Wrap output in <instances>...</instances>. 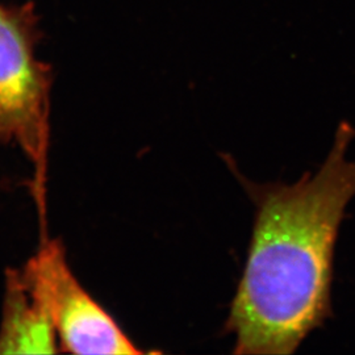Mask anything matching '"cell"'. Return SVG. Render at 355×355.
<instances>
[{"label": "cell", "instance_id": "cell-1", "mask_svg": "<svg viewBox=\"0 0 355 355\" xmlns=\"http://www.w3.org/2000/svg\"><path fill=\"white\" fill-rule=\"evenodd\" d=\"M355 129L343 121L316 173L293 184L241 177L255 207L246 263L225 330L239 355H291L331 318L336 242L355 198Z\"/></svg>", "mask_w": 355, "mask_h": 355}, {"label": "cell", "instance_id": "cell-2", "mask_svg": "<svg viewBox=\"0 0 355 355\" xmlns=\"http://www.w3.org/2000/svg\"><path fill=\"white\" fill-rule=\"evenodd\" d=\"M41 40L32 3H0V142L16 145L35 165L38 184L51 139V64L36 57Z\"/></svg>", "mask_w": 355, "mask_h": 355}, {"label": "cell", "instance_id": "cell-4", "mask_svg": "<svg viewBox=\"0 0 355 355\" xmlns=\"http://www.w3.org/2000/svg\"><path fill=\"white\" fill-rule=\"evenodd\" d=\"M58 345L51 316L23 268L8 270L0 354H54Z\"/></svg>", "mask_w": 355, "mask_h": 355}, {"label": "cell", "instance_id": "cell-3", "mask_svg": "<svg viewBox=\"0 0 355 355\" xmlns=\"http://www.w3.org/2000/svg\"><path fill=\"white\" fill-rule=\"evenodd\" d=\"M23 271L51 316L62 352L142 354L114 318L76 279L58 240L44 242Z\"/></svg>", "mask_w": 355, "mask_h": 355}]
</instances>
